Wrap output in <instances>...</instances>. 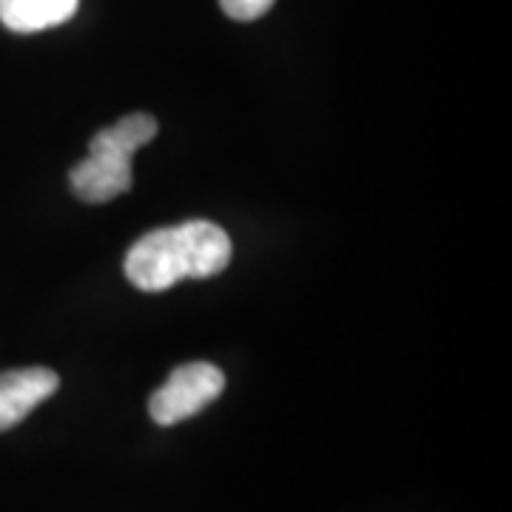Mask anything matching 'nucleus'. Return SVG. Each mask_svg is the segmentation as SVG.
I'll use <instances>...</instances> for the list:
<instances>
[{"instance_id":"1","label":"nucleus","mask_w":512,"mask_h":512,"mask_svg":"<svg viewBox=\"0 0 512 512\" xmlns=\"http://www.w3.org/2000/svg\"><path fill=\"white\" fill-rule=\"evenodd\" d=\"M126 276L134 288L148 293L168 291L177 282L191 279V254L183 225L160 228L137 239L126 254Z\"/></svg>"},{"instance_id":"6","label":"nucleus","mask_w":512,"mask_h":512,"mask_svg":"<svg viewBox=\"0 0 512 512\" xmlns=\"http://www.w3.org/2000/svg\"><path fill=\"white\" fill-rule=\"evenodd\" d=\"M80 0H0V23L20 35H32L74 18Z\"/></svg>"},{"instance_id":"8","label":"nucleus","mask_w":512,"mask_h":512,"mask_svg":"<svg viewBox=\"0 0 512 512\" xmlns=\"http://www.w3.org/2000/svg\"><path fill=\"white\" fill-rule=\"evenodd\" d=\"M276 0H220L222 12L234 20H256L262 18Z\"/></svg>"},{"instance_id":"4","label":"nucleus","mask_w":512,"mask_h":512,"mask_svg":"<svg viewBox=\"0 0 512 512\" xmlns=\"http://www.w3.org/2000/svg\"><path fill=\"white\" fill-rule=\"evenodd\" d=\"M57 387L60 376L49 367H20L0 373V433L20 424Z\"/></svg>"},{"instance_id":"5","label":"nucleus","mask_w":512,"mask_h":512,"mask_svg":"<svg viewBox=\"0 0 512 512\" xmlns=\"http://www.w3.org/2000/svg\"><path fill=\"white\" fill-rule=\"evenodd\" d=\"M183 234L188 242V254H191V279H208L228 268L234 248L217 222H183Z\"/></svg>"},{"instance_id":"7","label":"nucleus","mask_w":512,"mask_h":512,"mask_svg":"<svg viewBox=\"0 0 512 512\" xmlns=\"http://www.w3.org/2000/svg\"><path fill=\"white\" fill-rule=\"evenodd\" d=\"M157 137V120L151 114H128L114 126L100 128L92 137V146L111 148L126 157H134L137 148H143Z\"/></svg>"},{"instance_id":"2","label":"nucleus","mask_w":512,"mask_h":512,"mask_svg":"<svg viewBox=\"0 0 512 512\" xmlns=\"http://www.w3.org/2000/svg\"><path fill=\"white\" fill-rule=\"evenodd\" d=\"M222 390H225V376L220 367L211 362H191V365L177 367L168 376V382L151 396L148 413L157 424L171 427L177 421L197 416Z\"/></svg>"},{"instance_id":"3","label":"nucleus","mask_w":512,"mask_h":512,"mask_svg":"<svg viewBox=\"0 0 512 512\" xmlns=\"http://www.w3.org/2000/svg\"><path fill=\"white\" fill-rule=\"evenodd\" d=\"M69 180H72L74 194L83 202H109L126 194L134 183L131 157L89 143V157L74 165Z\"/></svg>"}]
</instances>
